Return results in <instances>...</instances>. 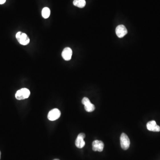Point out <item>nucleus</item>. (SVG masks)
Wrapping results in <instances>:
<instances>
[{"instance_id":"nucleus-15","label":"nucleus","mask_w":160,"mask_h":160,"mask_svg":"<svg viewBox=\"0 0 160 160\" xmlns=\"http://www.w3.org/2000/svg\"><path fill=\"white\" fill-rule=\"evenodd\" d=\"M6 0H0V4H3L5 3Z\"/></svg>"},{"instance_id":"nucleus-13","label":"nucleus","mask_w":160,"mask_h":160,"mask_svg":"<svg viewBox=\"0 0 160 160\" xmlns=\"http://www.w3.org/2000/svg\"><path fill=\"white\" fill-rule=\"evenodd\" d=\"M90 103H91V102H90V100L87 97H84L82 99V103L84 105H86V104H88Z\"/></svg>"},{"instance_id":"nucleus-16","label":"nucleus","mask_w":160,"mask_h":160,"mask_svg":"<svg viewBox=\"0 0 160 160\" xmlns=\"http://www.w3.org/2000/svg\"><path fill=\"white\" fill-rule=\"evenodd\" d=\"M1 151H0V159H1Z\"/></svg>"},{"instance_id":"nucleus-5","label":"nucleus","mask_w":160,"mask_h":160,"mask_svg":"<svg viewBox=\"0 0 160 160\" xmlns=\"http://www.w3.org/2000/svg\"><path fill=\"white\" fill-rule=\"evenodd\" d=\"M116 33L119 38H122L128 33V31L125 26L120 24L118 25L116 28Z\"/></svg>"},{"instance_id":"nucleus-4","label":"nucleus","mask_w":160,"mask_h":160,"mask_svg":"<svg viewBox=\"0 0 160 160\" xmlns=\"http://www.w3.org/2000/svg\"><path fill=\"white\" fill-rule=\"evenodd\" d=\"M61 116V112L58 108H54L49 112L48 118L51 121H55Z\"/></svg>"},{"instance_id":"nucleus-12","label":"nucleus","mask_w":160,"mask_h":160,"mask_svg":"<svg viewBox=\"0 0 160 160\" xmlns=\"http://www.w3.org/2000/svg\"><path fill=\"white\" fill-rule=\"evenodd\" d=\"M85 109L87 112H92L95 110V107L94 106V104H93L91 103H90L85 105Z\"/></svg>"},{"instance_id":"nucleus-8","label":"nucleus","mask_w":160,"mask_h":160,"mask_svg":"<svg viewBox=\"0 0 160 160\" xmlns=\"http://www.w3.org/2000/svg\"><path fill=\"white\" fill-rule=\"evenodd\" d=\"M147 129L153 132L160 131V127L157 125L155 121H151L148 122L146 125Z\"/></svg>"},{"instance_id":"nucleus-11","label":"nucleus","mask_w":160,"mask_h":160,"mask_svg":"<svg viewBox=\"0 0 160 160\" xmlns=\"http://www.w3.org/2000/svg\"><path fill=\"white\" fill-rule=\"evenodd\" d=\"M50 15V10L48 7H45L42 10V16L44 19H48Z\"/></svg>"},{"instance_id":"nucleus-10","label":"nucleus","mask_w":160,"mask_h":160,"mask_svg":"<svg viewBox=\"0 0 160 160\" xmlns=\"http://www.w3.org/2000/svg\"><path fill=\"white\" fill-rule=\"evenodd\" d=\"M73 4L74 6L82 8L86 5V1L85 0H74Z\"/></svg>"},{"instance_id":"nucleus-6","label":"nucleus","mask_w":160,"mask_h":160,"mask_svg":"<svg viewBox=\"0 0 160 160\" xmlns=\"http://www.w3.org/2000/svg\"><path fill=\"white\" fill-rule=\"evenodd\" d=\"M104 147V144L102 141L95 140L92 143L93 150L94 151L102 152Z\"/></svg>"},{"instance_id":"nucleus-1","label":"nucleus","mask_w":160,"mask_h":160,"mask_svg":"<svg viewBox=\"0 0 160 160\" xmlns=\"http://www.w3.org/2000/svg\"><path fill=\"white\" fill-rule=\"evenodd\" d=\"M30 94V90L26 88H22L17 92L15 94L16 99L19 100L28 99Z\"/></svg>"},{"instance_id":"nucleus-7","label":"nucleus","mask_w":160,"mask_h":160,"mask_svg":"<svg viewBox=\"0 0 160 160\" xmlns=\"http://www.w3.org/2000/svg\"><path fill=\"white\" fill-rule=\"evenodd\" d=\"M73 51L71 48L66 47L63 50L62 52L61 56L65 61H69L72 58Z\"/></svg>"},{"instance_id":"nucleus-14","label":"nucleus","mask_w":160,"mask_h":160,"mask_svg":"<svg viewBox=\"0 0 160 160\" xmlns=\"http://www.w3.org/2000/svg\"><path fill=\"white\" fill-rule=\"evenodd\" d=\"M78 137H81V138H83L84 139L85 137V134H84V133H81V134H79L78 135Z\"/></svg>"},{"instance_id":"nucleus-2","label":"nucleus","mask_w":160,"mask_h":160,"mask_svg":"<svg viewBox=\"0 0 160 160\" xmlns=\"http://www.w3.org/2000/svg\"><path fill=\"white\" fill-rule=\"evenodd\" d=\"M16 38L18 42L21 45L26 46L29 44L30 39L26 34L21 32H19L16 35Z\"/></svg>"},{"instance_id":"nucleus-9","label":"nucleus","mask_w":160,"mask_h":160,"mask_svg":"<svg viewBox=\"0 0 160 160\" xmlns=\"http://www.w3.org/2000/svg\"><path fill=\"white\" fill-rule=\"evenodd\" d=\"M85 144V141L84 140V138L77 136L75 141L76 146L79 149H81L84 147Z\"/></svg>"},{"instance_id":"nucleus-3","label":"nucleus","mask_w":160,"mask_h":160,"mask_svg":"<svg viewBox=\"0 0 160 160\" xmlns=\"http://www.w3.org/2000/svg\"><path fill=\"white\" fill-rule=\"evenodd\" d=\"M121 147L124 150H127L130 147V142L129 137L125 133H122L120 137Z\"/></svg>"},{"instance_id":"nucleus-17","label":"nucleus","mask_w":160,"mask_h":160,"mask_svg":"<svg viewBox=\"0 0 160 160\" xmlns=\"http://www.w3.org/2000/svg\"><path fill=\"white\" fill-rule=\"evenodd\" d=\"M54 160H59V159H54Z\"/></svg>"}]
</instances>
